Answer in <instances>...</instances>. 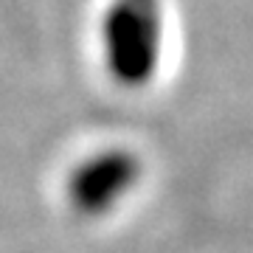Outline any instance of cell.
Here are the masks:
<instances>
[{"mask_svg":"<svg viewBox=\"0 0 253 253\" xmlns=\"http://www.w3.org/2000/svg\"><path fill=\"white\" fill-rule=\"evenodd\" d=\"M161 0H113L104 14V59L124 87H141L161 59Z\"/></svg>","mask_w":253,"mask_h":253,"instance_id":"obj_1","label":"cell"},{"mask_svg":"<svg viewBox=\"0 0 253 253\" xmlns=\"http://www.w3.org/2000/svg\"><path fill=\"white\" fill-rule=\"evenodd\" d=\"M138 177L141 161L129 149H104L71 172L68 200L82 217H101L135 189Z\"/></svg>","mask_w":253,"mask_h":253,"instance_id":"obj_2","label":"cell"}]
</instances>
